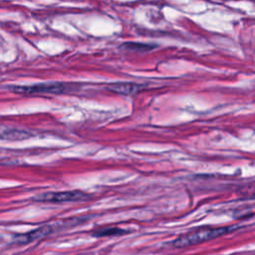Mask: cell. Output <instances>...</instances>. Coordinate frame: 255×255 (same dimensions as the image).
<instances>
[{"label":"cell","instance_id":"52a82bcc","mask_svg":"<svg viewBox=\"0 0 255 255\" xmlns=\"http://www.w3.org/2000/svg\"><path fill=\"white\" fill-rule=\"evenodd\" d=\"M125 229L119 227H104L95 230L92 235L95 237H107V236H120L127 233Z\"/></svg>","mask_w":255,"mask_h":255},{"label":"cell","instance_id":"6da1fadb","mask_svg":"<svg viewBox=\"0 0 255 255\" xmlns=\"http://www.w3.org/2000/svg\"><path fill=\"white\" fill-rule=\"evenodd\" d=\"M237 229V226H222V227H200L195 230H192L186 234H182L177 237L172 245L176 248H182L192 245L201 244L206 241L218 238L225 234H228Z\"/></svg>","mask_w":255,"mask_h":255},{"label":"cell","instance_id":"ba28073f","mask_svg":"<svg viewBox=\"0 0 255 255\" xmlns=\"http://www.w3.org/2000/svg\"><path fill=\"white\" fill-rule=\"evenodd\" d=\"M125 50L132 52H147L154 48L153 45L144 44V43H135V42H127L121 46Z\"/></svg>","mask_w":255,"mask_h":255},{"label":"cell","instance_id":"3957f363","mask_svg":"<svg viewBox=\"0 0 255 255\" xmlns=\"http://www.w3.org/2000/svg\"><path fill=\"white\" fill-rule=\"evenodd\" d=\"M90 198V195L82 192L80 190L71 191H60V192H46L34 197V200L40 202H52V203H62V202H73L86 200Z\"/></svg>","mask_w":255,"mask_h":255},{"label":"cell","instance_id":"5b68a950","mask_svg":"<svg viewBox=\"0 0 255 255\" xmlns=\"http://www.w3.org/2000/svg\"><path fill=\"white\" fill-rule=\"evenodd\" d=\"M143 89V86L135 83L129 82H120V83H113L107 86V90L124 95V96H132L137 94Z\"/></svg>","mask_w":255,"mask_h":255},{"label":"cell","instance_id":"9c48e42d","mask_svg":"<svg viewBox=\"0 0 255 255\" xmlns=\"http://www.w3.org/2000/svg\"><path fill=\"white\" fill-rule=\"evenodd\" d=\"M238 193L243 198L254 199L255 198V182H252L240 187L238 190Z\"/></svg>","mask_w":255,"mask_h":255},{"label":"cell","instance_id":"8992f818","mask_svg":"<svg viewBox=\"0 0 255 255\" xmlns=\"http://www.w3.org/2000/svg\"><path fill=\"white\" fill-rule=\"evenodd\" d=\"M31 136L30 133L26 130L17 129V128H0V139H24Z\"/></svg>","mask_w":255,"mask_h":255},{"label":"cell","instance_id":"277c9868","mask_svg":"<svg viewBox=\"0 0 255 255\" xmlns=\"http://www.w3.org/2000/svg\"><path fill=\"white\" fill-rule=\"evenodd\" d=\"M53 228L49 225L40 226L34 230H31L24 234H19L15 237V241L19 244H28L35 240H38L40 238H43L47 235H49L52 232Z\"/></svg>","mask_w":255,"mask_h":255},{"label":"cell","instance_id":"7a4b0ae2","mask_svg":"<svg viewBox=\"0 0 255 255\" xmlns=\"http://www.w3.org/2000/svg\"><path fill=\"white\" fill-rule=\"evenodd\" d=\"M10 90L14 93L25 95H59L71 90L70 86L64 83H41L30 86H11Z\"/></svg>","mask_w":255,"mask_h":255}]
</instances>
